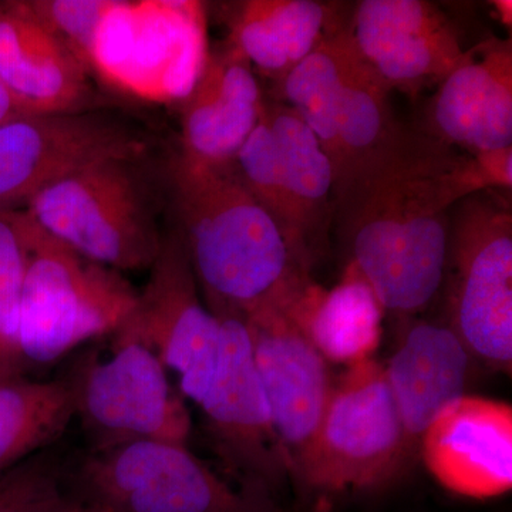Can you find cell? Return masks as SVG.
Here are the masks:
<instances>
[{
    "instance_id": "484cf974",
    "label": "cell",
    "mask_w": 512,
    "mask_h": 512,
    "mask_svg": "<svg viewBox=\"0 0 512 512\" xmlns=\"http://www.w3.org/2000/svg\"><path fill=\"white\" fill-rule=\"evenodd\" d=\"M235 165L252 197L274 218L293 251L309 268L313 269L315 261L306 251L296 227L295 215L286 192L281 161H279L271 128L266 123L264 111L254 131L249 134L244 146L239 150Z\"/></svg>"
},
{
    "instance_id": "9a60e30c",
    "label": "cell",
    "mask_w": 512,
    "mask_h": 512,
    "mask_svg": "<svg viewBox=\"0 0 512 512\" xmlns=\"http://www.w3.org/2000/svg\"><path fill=\"white\" fill-rule=\"evenodd\" d=\"M419 451L431 476L451 493L500 497L512 488V407L466 394L424 431Z\"/></svg>"
},
{
    "instance_id": "3957f363",
    "label": "cell",
    "mask_w": 512,
    "mask_h": 512,
    "mask_svg": "<svg viewBox=\"0 0 512 512\" xmlns=\"http://www.w3.org/2000/svg\"><path fill=\"white\" fill-rule=\"evenodd\" d=\"M148 153L100 158L64 175L26 212L53 237L114 271H150L163 242Z\"/></svg>"
},
{
    "instance_id": "7a4b0ae2",
    "label": "cell",
    "mask_w": 512,
    "mask_h": 512,
    "mask_svg": "<svg viewBox=\"0 0 512 512\" xmlns=\"http://www.w3.org/2000/svg\"><path fill=\"white\" fill-rule=\"evenodd\" d=\"M168 177L177 229L212 315L241 319L312 281V269L252 197L235 161L202 165L174 156Z\"/></svg>"
},
{
    "instance_id": "83f0119b",
    "label": "cell",
    "mask_w": 512,
    "mask_h": 512,
    "mask_svg": "<svg viewBox=\"0 0 512 512\" xmlns=\"http://www.w3.org/2000/svg\"><path fill=\"white\" fill-rule=\"evenodd\" d=\"M29 3L47 28L92 72L94 43L114 0H29Z\"/></svg>"
},
{
    "instance_id": "4fadbf2b",
    "label": "cell",
    "mask_w": 512,
    "mask_h": 512,
    "mask_svg": "<svg viewBox=\"0 0 512 512\" xmlns=\"http://www.w3.org/2000/svg\"><path fill=\"white\" fill-rule=\"evenodd\" d=\"M279 444L295 476L308 453L335 380L329 363L286 308L268 301L242 316Z\"/></svg>"
},
{
    "instance_id": "44dd1931",
    "label": "cell",
    "mask_w": 512,
    "mask_h": 512,
    "mask_svg": "<svg viewBox=\"0 0 512 512\" xmlns=\"http://www.w3.org/2000/svg\"><path fill=\"white\" fill-rule=\"evenodd\" d=\"M286 308L328 363L348 367L373 359L386 311L376 293L346 265L342 279L325 289L311 281Z\"/></svg>"
},
{
    "instance_id": "2e32d148",
    "label": "cell",
    "mask_w": 512,
    "mask_h": 512,
    "mask_svg": "<svg viewBox=\"0 0 512 512\" xmlns=\"http://www.w3.org/2000/svg\"><path fill=\"white\" fill-rule=\"evenodd\" d=\"M93 79L29 0L0 2V80L32 114L99 110Z\"/></svg>"
},
{
    "instance_id": "4316f807",
    "label": "cell",
    "mask_w": 512,
    "mask_h": 512,
    "mask_svg": "<svg viewBox=\"0 0 512 512\" xmlns=\"http://www.w3.org/2000/svg\"><path fill=\"white\" fill-rule=\"evenodd\" d=\"M25 258L18 229L9 214L0 215V383L22 379L26 372L20 350Z\"/></svg>"
},
{
    "instance_id": "ffe728a7",
    "label": "cell",
    "mask_w": 512,
    "mask_h": 512,
    "mask_svg": "<svg viewBox=\"0 0 512 512\" xmlns=\"http://www.w3.org/2000/svg\"><path fill=\"white\" fill-rule=\"evenodd\" d=\"M342 30L336 3L248 0L232 15L228 45L279 84L316 47Z\"/></svg>"
},
{
    "instance_id": "f546056e",
    "label": "cell",
    "mask_w": 512,
    "mask_h": 512,
    "mask_svg": "<svg viewBox=\"0 0 512 512\" xmlns=\"http://www.w3.org/2000/svg\"><path fill=\"white\" fill-rule=\"evenodd\" d=\"M460 183L467 197L483 191H511L512 146L464 156Z\"/></svg>"
},
{
    "instance_id": "277c9868",
    "label": "cell",
    "mask_w": 512,
    "mask_h": 512,
    "mask_svg": "<svg viewBox=\"0 0 512 512\" xmlns=\"http://www.w3.org/2000/svg\"><path fill=\"white\" fill-rule=\"evenodd\" d=\"M9 217L25 258L20 350L26 369L53 365L119 328L138 298L123 274L67 247L28 212Z\"/></svg>"
},
{
    "instance_id": "5b68a950",
    "label": "cell",
    "mask_w": 512,
    "mask_h": 512,
    "mask_svg": "<svg viewBox=\"0 0 512 512\" xmlns=\"http://www.w3.org/2000/svg\"><path fill=\"white\" fill-rule=\"evenodd\" d=\"M443 286L447 325L474 359L510 375L512 210L500 192H477L451 208Z\"/></svg>"
},
{
    "instance_id": "d6986e66",
    "label": "cell",
    "mask_w": 512,
    "mask_h": 512,
    "mask_svg": "<svg viewBox=\"0 0 512 512\" xmlns=\"http://www.w3.org/2000/svg\"><path fill=\"white\" fill-rule=\"evenodd\" d=\"M396 352L384 363V375L414 450L424 431L446 407L466 396L474 357L443 323L407 319Z\"/></svg>"
},
{
    "instance_id": "5bb4252c",
    "label": "cell",
    "mask_w": 512,
    "mask_h": 512,
    "mask_svg": "<svg viewBox=\"0 0 512 512\" xmlns=\"http://www.w3.org/2000/svg\"><path fill=\"white\" fill-rule=\"evenodd\" d=\"M357 55L390 90L417 96L463 59L450 19L423 0H363L349 26Z\"/></svg>"
},
{
    "instance_id": "52a82bcc",
    "label": "cell",
    "mask_w": 512,
    "mask_h": 512,
    "mask_svg": "<svg viewBox=\"0 0 512 512\" xmlns=\"http://www.w3.org/2000/svg\"><path fill=\"white\" fill-rule=\"evenodd\" d=\"M107 338L66 377L92 451L144 440L187 444L190 410L157 353L123 325Z\"/></svg>"
},
{
    "instance_id": "1f68e13d",
    "label": "cell",
    "mask_w": 512,
    "mask_h": 512,
    "mask_svg": "<svg viewBox=\"0 0 512 512\" xmlns=\"http://www.w3.org/2000/svg\"><path fill=\"white\" fill-rule=\"evenodd\" d=\"M23 116H36L0 80V124Z\"/></svg>"
},
{
    "instance_id": "6da1fadb",
    "label": "cell",
    "mask_w": 512,
    "mask_h": 512,
    "mask_svg": "<svg viewBox=\"0 0 512 512\" xmlns=\"http://www.w3.org/2000/svg\"><path fill=\"white\" fill-rule=\"evenodd\" d=\"M463 154L424 131L402 136L333 201L348 266L386 313L413 319L439 295L451 208L466 198Z\"/></svg>"
},
{
    "instance_id": "7402d4cb",
    "label": "cell",
    "mask_w": 512,
    "mask_h": 512,
    "mask_svg": "<svg viewBox=\"0 0 512 512\" xmlns=\"http://www.w3.org/2000/svg\"><path fill=\"white\" fill-rule=\"evenodd\" d=\"M264 117L281 161L296 227L306 251L318 261L333 217L335 173L318 138L285 103L265 101Z\"/></svg>"
},
{
    "instance_id": "ba28073f",
    "label": "cell",
    "mask_w": 512,
    "mask_h": 512,
    "mask_svg": "<svg viewBox=\"0 0 512 512\" xmlns=\"http://www.w3.org/2000/svg\"><path fill=\"white\" fill-rule=\"evenodd\" d=\"M77 484L80 497L114 512H281L271 494L234 487L187 444L167 441L90 451Z\"/></svg>"
},
{
    "instance_id": "30bf717a",
    "label": "cell",
    "mask_w": 512,
    "mask_h": 512,
    "mask_svg": "<svg viewBox=\"0 0 512 512\" xmlns=\"http://www.w3.org/2000/svg\"><path fill=\"white\" fill-rule=\"evenodd\" d=\"M121 325L144 340L165 369L178 376L184 399L201 402L217 370L221 322L201 301L177 228L163 235L150 279Z\"/></svg>"
},
{
    "instance_id": "d4e9b609",
    "label": "cell",
    "mask_w": 512,
    "mask_h": 512,
    "mask_svg": "<svg viewBox=\"0 0 512 512\" xmlns=\"http://www.w3.org/2000/svg\"><path fill=\"white\" fill-rule=\"evenodd\" d=\"M74 417L66 379L0 383V476L60 439Z\"/></svg>"
},
{
    "instance_id": "ac0fdd59",
    "label": "cell",
    "mask_w": 512,
    "mask_h": 512,
    "mask_svg": "<svg viewBox=\"0 0 512 512\" xmlns=\"http://www.w3.org/2000/svg\"><path fill=\"white\" fill-rule=\"evenodd\" d=\"M254 67L225 45L208 52L197 83L180 101V151L194 164L234 163L264 111Z\"/></svg>"
},
{
    "instance_id": "9c48e42d",
    "label": "cell",
    "mask_w": 512,
    "mask_h": 512,
    "mask_svg": "<svg viewBox=\"0 0 512 512\" xmlns=\"http://www.w3.org/2000/svg\"><path fill=\"white\" fill-rule=\"evenodd\" d=\"M208 52L200 2L114 0L94 43L92 73L137 99L183 101Z\"/></svg>"
},
{
    "instance_id": "e0dca14e",
    "label": "cell",
    "mask_w": 512,
    "mask_h": 512,
    "mask_svg": "<svg viewBox=\"0 0 512 512\" xmlns=\"http://www.w3.org/2000/svg\"><path fill=\"white\" fill-rule=\"evenodd\" d=\"M468 154L512 146V43L485 40L439 84L429 107V130Z\"/></svg>"
},
{
    "instance_id": "cb8c5ba5",
    "label": "cell",
    "mask_w": 512,
    "mask_h": 512,
    "mask_svg": "<svg viewBox=\"0 0 512 512\" xmlns=\"http://www.w3.org/2000/svg\"><path fill=\"white\" fill-rule=\"evenodd\" d=\"M355 56L356 49L348 28L326 39L279 83L286 106L291 107L318 138L332 164L335 183L342 160L340 96Z\"/></svg>"
},
{
    "instance_id": "d6a6232c",
    "label": "cell",
    "mask_w": 512,
    "mask_h": 512,
    "mask_svg": "<svg viewBox=\"0 0 512 512\" xmlns=\"http://www.w3.org/2000/svg\"><path fill=\"white\" fill-rule=\"evenodd\" d=\"M495 10L498 12V16H500L501 20H503V23L505 26L508 25V28H511V10H512V3L510 0H497V2H494Z\"/></svg>"
},
{
    "instance_id": "7c38bea8",
    "label": "cell",
    "mask_w": 512,
    "mask_h": 512,
    "mask_svg": "<svg viewBox=\"0 0 512 512\" xmlns=\"http://www.w3.org/2000/svg\"><path fill=\"white\" fill-rule=\"evenodd\" d=\"M221 322L220 357L198 406L205 431L224 466L244 487L271 494L289 473L252 359L247 329L235 316Z\"/></svg>"
},
{
    "instance_id": "8fae6325",
    "label": "cell",
    "mask_w": 512,
    "mask_h": 512,
    "mask_svg": "<svg viewBox=\"0 0 512 512\" xmlns=\"http://www.w3.org/2000/svg\"><path fill=\"white\" fill-rule=\"evenodd\" d=\"M148 153L126 120L93 110L23 116L0 124V215L26 211L64 175L100 158Z\"/></svg>"
},
{
    "instance_id": "8992f818",
    "label": "cell",
    "mask_w": 512,
    "mask_h": 512,
    "mask_svg": "<svg viewBox=\"0 0 512 512\" xmlns=\"http://www.w3.org/2000/svg\"><path fill=\"white\" fill-rule=\"evenodd\" d=\"M414 450L375 359L348 367L333 383L315 439L295 477L319 493L375 491L413 463Z\"/></svg>"
},
{
    "instance_id": "f1b7e54d",
    "label": "cell",
    "mask_w": 512,
    "mask_h": 512,
    "mask_svg": "<svg viewBox=\"0 0 512 512\" xmlns=\"http://www.w3.org/2000/svg\"><path fill=\"white\" fill-rule=\"evenodd\" d=\"M62 464L40 451L0 476V512H40L62 493Z\"/></svg>"
},
{
    "instance_id": "603a6c76",
    "label": "cell",
    "mask_w": 512,
    "mask_h": 512,
    "mask_svg": "<svg viewBox=\"0 0 512 512\" xmlns=\"http://www.w3.org/2000/svg\"><path fill=\"white\" fill-rule=\"evenodd\" d=\"M392 90L357 55L350 66L339 106L340 170L333 201L369 170L402 136L394 119Z\"/></svg>"
},
{
    "instance_id": "4dcf8cb0",
    "label": "cell",
    "mask_w": 512,
    "mask_h": 512,
    "mask_svg": "<svg viewBox=\"0 0 512 512\" xmlns=\"http://www.w3.org/2000/svg\"><path fill=\"white\" fill-rule=\"evenodd\" d=\"M40 512H114L104 505L86 500L83 497H72L63 491L57 494L49 504Z\"/></svg>"
}]
</instances>
